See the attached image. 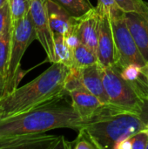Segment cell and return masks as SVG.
<instances>
[{"mask_svg": "<svg viewBox=\"0 0 148 149\" xmlns=\"http://www.w3.org/2000/svg\"><path fill=\"white\" fill-rule=\"evenodd\" d=\"M148 134L140 131L131 137L133 149H147Z\"/></svg>", "mask_w": 148, "mask_h": 149, "instance_id": "26", "label": "cell"}, {"mask_svg": "<svg viewBox=\"0 0 148 149\" xmlns=\"http://www.w3.org/2000/svg\"><path fill=\"white\" fill-rule=\"evenodd\" d=\"M99 23V14L96 7H93L81 17H77L76 21V30L80 43L92 49L97 55Z\"/></svg>", "mask_w": 148, "mask_h": 149, "instance_id": "10", "label": "cell"}, {"mask_svg": "<svg viewBox=\"0 0 148 149\" xmlns=\"http://www.w3.org/2000/svg\"><path fill=\"white\" fill-rule=\"evenodd\" d=\"M10 24V6L9 2L3 6L0 7V37Z\"/></svg>", "mask_w": 148, "mask_h": 149, "instance_id": "25", "label": "cell"}, {"mask_svg": "<svg viewBox=\"0 0 148 149\" xmlns=\"http://www.w3.org/2000/svg\"><path fill=\"white\" fill-rule=\"evenodd\" d=\"M96 8L100 12L109 14L111 17H115L124 11L120 7L116 0H98V4Z\"/></svg>", "mask_w": 148, "mask_h": 149, "instance_id": "23", "label": "cell"}, {"mask_svg": "<svg viewBox=\"0 0 148 149\" xmlns=\"http://www.w3.org/2000/svg\"><path fill=\"white\" fill-rule=\"evenodd\" d=\"M147 149H148V140H147Z\"/></svg>", "mask_w": 148, "mask_h": 149, "instance_id": "31", "label": "cell"}, {"mask_svg": "<svg viewBox=\"0 0 148 149\" xmlns=\"http://www.w3.org/2000/svg\"><path fill=\"white\" fill-rule=\"evenodd\" d=\"M12 36L11 24H10L0 37V80L6 84L8 76V64Z\"/></svg>", "mask_w": 148, "mask_h": 149, "instance_id": "16", "label": "cell"}, {"mask_svg": "<svg viewBox=\"0 0 148 149\" xmlns=\"http://www.w3.org/2000/svg\"><path fill=\"white\" fill-rule=\"evenodd\" d=\"M116 2L125 12H148V3L144 0H116Z\"/></svg>", "mask_w": 148, "mask_h": 149, "instance_id": "22", "label": "cell"}, {"mask_svg": "<svg viewBox=\"0 0 148 149\" xmlns=\"http://www.w3.org/2000/svg\"><path fill=\"white\" fill-rule=\"evenodd\" d=\"M6 94V88L5 84L0 80V99H2Z\"/></svg>", "mask_w": 148, "mask_h": 149, "instance_id": "28", "label": "cell"}, {"mask_svg": "<svg viewBox=\"0 0 148 149\" xmlns=\"http://www.w3.org/2000/svg\"><path fill=\"white\" fill-rule=\"evenodd\" d=\"M73 142L74 146L72 148L74 149H97L91 137L82 128L79 130V135Z\"/></svg>", "mask_w": 148, "mask_h": 149, "instance_id": "24", "label": "cell"}, {"mask_svg": "<svg viewBox=\"0 0 148 149\" xmlns=\"http://www.w3.org/2000/svg\"><path fill=\"white\" fill-rule=\"evenodd\" d=\"M31 4V0H9L10 24L12 30L30 13Z\"/></svg>", "mask_w": 148, "mask_h": 149, "instance_id": "19", "label": "cell"}, {"mask_svg": "<svg viewBox=\"0 0 148 149\" xmlns=\"http://www.w3.org/2000/svg\"><path fill=\"white\" fill-rule=\"evenodd\" d=\"M65 8L72 17H79L94 6L89 0H52Z\"/></svg>", "mask_w": 148, "mask_h": 149, "instance_id": "20", "label": "cell"}, {"mask_svg": "<svg viewBox=\"0 0 148 149\" xmlns=\"http://www.w3.org/2000/svg\"><path fill=\"white\" fill-rule=\"evenodd\" d=\"M96 63H99L98 55L86 45L79 44L72 50V67L83 69Z\"/></svg>", "mask_w": 148, "mask_h": 149, "instance_id": "17", "label": "cell"}, {"mask_svg": "<svg viewBox=\"0 0 148 149\" xmlns=\"http://www.w3.org/2000/svg\"><path fill=\"white\" fill-rule=\"evenodd\" d=\"M147 72H148V62L147 63Z\"/></svg>", "mask_w": 148, "mask_h": 149, "instance_id": "32", "label": "cell"}, {"mask_svg": "<svg viewBox=\"0 0 148 149\" xmlns=\"http://www.w3.org/2000/svg\"><path fill=\"white\" fill-rule=\"evenodd\" d=\"M47 11L51 27L54 33L65 35L75 25L77 17L52 0H47Z\"/></svg>", "mask_w": 148, "mask_h": 149, "instance_id": "14", "label": "cell"}, {"mask_svg": "<svg viewBox=\"0 0 148 149\" xmlns=\"http://www.w3.org/2000/svg\"><path fill=\"white\" fill-rule=\"evenodd\" d=\"M62 138L40 134H26L0 139V149L57 148L61 147Z\"/></svg>", "mask_w": 148, "mask_h": 149, "instance_id": "9", "label": "cell"}, {"mask_svg": "<svg viewBox=\"0 0 148 149\" xmlns=\"http://www.w3.org/2000/svg\"><path fill=\"white\" fill-rule=\"evenodd\" d=\"M84 86L82 79V69L70 67V71L65 81V91L66 94Z\"/></svg>", "mask_w": 148, "mask_h": 149, "instance_id": "21", "label": "cell"}, {"mask_svg": "<svg viewBox=\"0 0 148 149\" xmlns=\"http://www.w3.org/2000/svg\"><path fill=\"white\" fill-rule=\"evenodd\" d=\"M70 67L52 63L36 79L26 85L17 87L0 99V119L27 113L48 102L64 98L65 81Z\"/></svg>", "mask_w": 148, "mask_h": 149, "instance_id": "1", "label": "cell"}, {"mask_svg": "<svg viewBox=\"0 0 148 149\" xmlns=\"http://www.w3.org/2000/svg\"><path fill=\"white\" fill-rule=\"evenodd\" d=\"M8 2H9V0H0V7H2L4 4H6Z\"/></svg>", "mask_w": 148, "mask_h": 149, "instance_id": "29", "label": "cell"}, {"mask_svg": "<svg viewBox=\"0 0 148 149\" xmlns=\"http://www.w3.org/2000/svg\"><path fill=\"white\" fill-rule=\"evenodd\" d=\"M82 79L84 86L94 94L103 105L110 103L108 95L105 89L101 74V65L99 63L83 68Z\"/></svg>", "mask_w": 148, "mask_h": 149, "instance_id": "15", "label": "cell"}, {"mask_svg": "<svg viewBox=\"0 0 148 149\" xmlns=\"http://www.w3.org/2000/svg\"><path fill=\"white\" fill-rule=\"evenodd\" d=\"M147 123L142 114L105 104L84 121L81 128L88 134L97 149L113 148L120 141L140 132Z\"/></svg>", "mask_w": 148, "mask_h": 149, "instance_id": "3", "label": "cell"}, {"mask_svg": "<svg viewBox=\"0 0 148 149\" xmlns=\"http://www.w3.org/2000/svg\"><path fill=\"white\" fill-rule=\"evenodd\" d=\"M54 50L55 63H60L72 67V50L68 46L64 35L54 33Z\"/></svg>", "mask_w": 148, "mask_h": 149, "instance_id": "18", "label": "cell"}, {"mask_svg": "<svg viewBox=\"0 0 148 149\" xmlns=\"http://www.w3.org/2000/svg\"><path fill=\"white\" fill-rule=\"evenodd\" d=\"M120 74L139 97L145 101H148L147 65L145 66L135 64L128 65L120 71Z\"/></svg>", "mask_w": 148, "mask_h": 149, "instance_id": "13", "label": "cell"}, {"mask_svg": "<svg viewBox=\"0 0 148 149\" xmlns=\"http://www.w3.org/2000/svg\"><path fill=\"white\" fill-rule=\"evenodd\" d=\"M141 131H142V132H144V133H146V134H148V123L147 124V126H146V127H144V128H143V129H142Z\"/></svg>", "mask_w": 148, "mask_h": 149, "instance_id": "30", "label": "cell"}, {"mask_svg": "<svg viewBox=\"0 0 148 149\" xmlns=\"http://www.w3.org/2000/svg\"><path fill=\"white\" fill-rule=\"evenodd\" d=\"M83 119L65 97L38 107L27 113L0 119V139L26 134H40L58 128L79 132Z\"/></svg>", "mask_w": 148, "mask_h": 149, "instance_id": "2", "label": "cell"}, {"mask_svg": "<svg viewBox=\"0 0 148 149\" xmlns=\"http://www.w3.org/2000/svg\"><path fill=\"white\" fill-rule=\"evenodd\" d=\"M99 23L97 48L99 63L101 66L115 65L117 61V52L112 19L107 13L99 11Z\"/></svg>", "mask_w": 148, "mask_h": 149, "instance_id": "8", "label": "cell"}, {"mask_svg": "<svg viewBox=\"0 0 148 149\" xmlns=\"http://www.w3.org/2000/svg\"><path fill=\"white\" fill-rule=\"evenodd\" d=\"M101 74L109 104L119 108L142 114L146 101L122 78L120 71L114 65L101 66Z\"/></svg>", "mask_w": 148, "mask_h": 149, "instance_id": "5", "label": "cell"}, {"mask_svg": "<svg viewBox=\"0 0 148 149\" xmlns=\"http://www.w3.org/2000/svg\"><path fill=\"white\" fill-rule=\"evenodd\" d=\"M37 39L31 13L22 19L12 30L8 64V76L5 84L6 94L17 88L22 77L21 60L31 43ZM5 94V95H6Z\"/></svg>", "mask_w": 148, "mask_h": 149, "instance_id": "4", "label": "cell"}, {"mask_svg": "<svg viewBox=\"0 0 148 149\" xmlns=\"http://www.w3.org/2000/svg\"><path fill=\"white\" fill-rule=\"evenodd\" d=\"M125 18L130 32L144 58L148 62V12H125Z\"/></svg>", "mask_w": 148, "mask_h": 149, "instance_id": "11", "label": "cell"}, {"mask_svg": "<svg viewBox=\"0 0 148 149\" xmlns=\"http://www.w3.org/2000/svg\"><path fill=\"white\" fill-rule=\"evenodd\" d=\"M30 13L37 40L44 48L48 61L55 63L54 32L49 21L47 0H31Z\"/></svg>", "mask_w": 148, "mask_h": 149, "instance_id": "7", "label": "cell"}, {"mask_svg": "<svg viewBox=\"0 0 148 149\" xmlns=\"http://www.w3.org/2000/svg\"><path fill=\"white\" fill-rule=\"evenodd\" d=\"M113 148L114 149H133L131 137L120 141L119 142H117V143L114 145Z\"/></svg>", "mask_w": 148, "mask_h": 149, "instance_id": "27", "label": "cell"}, {"mask_svg": "<svg viewBox=\"0 0 148 149\" xmlns=\"http://www.w3.org/2000/svg\"><path fill=\"white\" fill-rule=\"evenodd\" d=\"M111 19L117 52V61L114 66L120 71L131 64L145 66L147 61L142 57L128 29L125 18V11L111 17Z\"/></svg>", "mask_w": 148, "mask_h": 149, "instance_id": "6", "label": "cell"}, {"mask_svg": "<svg viewBox=\"0 0 148 149\" xmlns=\"http://www.w3.org/2000/svg\"><path fill=\"white\" fill-rule=\"evenodd\" d=\"M68 95L71 97L74 110L84 121L90 119L103 105L100 100L85 86L71 92Z\"/></svg>", "mask_w": 148, "mask_h": 149, "instance_id": "12", "label": "cell"}]
</instances>
